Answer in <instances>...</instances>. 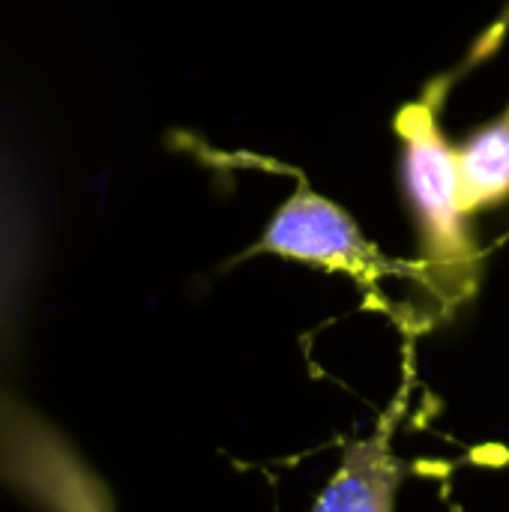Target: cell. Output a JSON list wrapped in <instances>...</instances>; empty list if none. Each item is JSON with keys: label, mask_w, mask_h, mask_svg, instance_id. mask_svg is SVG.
I'll use <instances>...</instances> for the list:
<instances>
[{"label": "cell", "mask_w": 509, "mask_h": 512, "mask_svg": "<svg viewBox=\"0 0 509 512\" xmlns=\"http://www.w3.org/2000/svg\"><path fill=\"white\" fill-rule=\"evenodd\" d=\"M402 138V180L423 243L420 276L447 300L462 303L480 273V255L468 231V210L459 189L456 150L441 132L432 99L411 102L396 114Z\"/></svg>", "instance_id": "obj_1"}, {"label": "cell", "mask_w": 509, "mask_h": 512, "mask_svg": "<svg viewBox=\"0 0 509 512\" xmlns=\"http://www.w3.org/2000/svg\"><path fill=\"white\" fill-rule=\"evenodd\" d=\"M459 189L468 213L509 198V114L474 132L459 150Z\"/></svg>", "instance_id": "obj_4"}, {"label": "cell", "mask_w": 509, "mask_h": 512, "mask_svg": "<svg viewBox=\"0 0 509 512\" xmlns=\"http://www.w3.org/2000/svg\"><path fill=\"white\" fill-rule=\"evenodd\" d=\"M405 465L393 456L387 432L345 450L339 471L312 512H393Z\"/></svg>", "instance_id": "obj_3"}, {"label": "cell", "mask_w": 509, "mask_h": 512, "mask_svg": "<svg viewBox=\"0 0 509 512\" xmlns=\"http://www.w3.org/2000/svg\"><path fill=\"white\" fill-rule=\"evenodd\" d=\"M261 249L324 270H342L366 288H375V282L390 273H420V267H405L384 258L339 204L306 186H300L276 210L261 237Z\"/></svg>", "instance_id": "obj_2"}]
</instances>
